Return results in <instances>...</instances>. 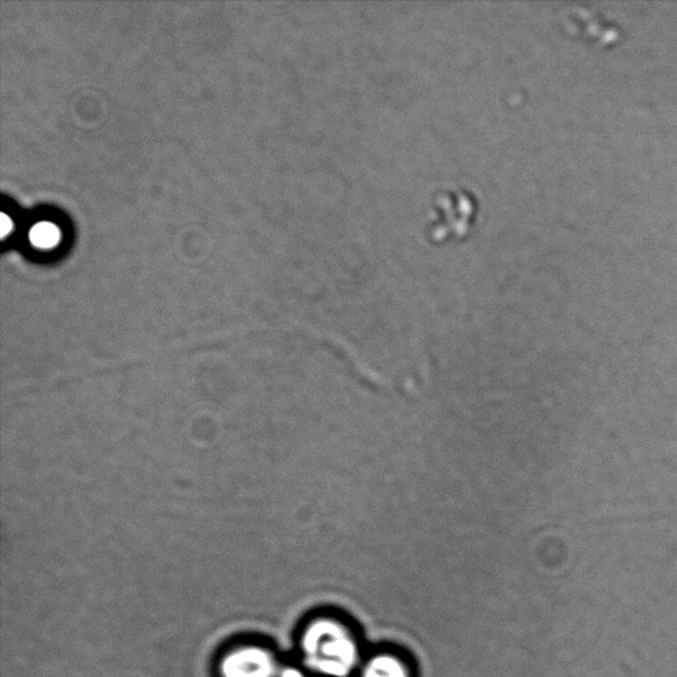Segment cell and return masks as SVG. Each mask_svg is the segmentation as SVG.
Returning a JSON list of instances; mask_svg holds the SVG:
<instances>
[{"instance_id":"6da1fadb","label":"cell","mask_w":677,"mask_h":677,"mask_svg":"<svg viewBox=\"0 0 677 677\" xmlns=\"http://www.w3.org/2000/svg\"><path fill=\"white\" fill-rule=\"evenodd\" d=\"M301 651L307 666L326 676H347L358 661L355 639L335 620L321 619L309 625L301 638Z\"/></svg>"},{"instance_id":"277c9868","label":"cell","mask_w":677,"mask_h":677,"mask_svg":"<svg viewBox=\"0 0 677 677\" xmlns=\"http://www.w3.org/2000/svg\"><path fill=\"white\" fill-rule=\"evenodd\" d=\"M363 677H409L408 669L392 655H378L366 664Z\"/></svg>"},{"instance_id":"8992f818","label":"cell","mask_w":677,"mask_h":677,"mask_svg":"<svg viewBox=\"0 0 677 677\" xmlns=\"http://www.w3.org/2000/svg\"><path fill=\"white\" fill-rule=\"evenodd\" d=\"M12 229V220L5 214H2V219H0V232H2V238H5L11 232Z\"/></svg>"},{"instance_id":"5b68a950","label":"cell","mask_w":677,"mask_h":677,"mask_svg":"<svg viewBox=\"0 0 677 677\" xmlns=\"http://www.w3.org/2000/svg\"><path fill=\"white\" fill-rule=\"evenodd\" d=\"M29 240L35 246L49 250V247L58 245L60 232L58 227L51 222H39L31 229Z\"/></svg>"},{"instance_id":"7a4b0ae2","label":"cell","mask_w":677,"mask_h":677,"mask_svg":"<svg viewBox=\"0 0 677 677\" xmlns=\"http://www.w3.org/2000/svg\"><path fill=\"white\" fill-rule=\"evenodd\" d=\"M477 203L469 190L449 189L439 192L433 203V220L428 232L434 240L458 238L469 231Z\"/></svg>"},{"instance_id":"3957f363","label":"cell","mask_w":677,"mask_h":677,"mask_svg":"<svg viewBox=\"0 0 677 677\" xmlns=\"http://www.w3.org/2000/svg\"><path fill=\"white\" fill-rule=\"evenodd\" d=\"M219 677H281L279 663L268 645L263 642L235 643L223 652L217 663Z\"/></svg>"}]
</instances>
